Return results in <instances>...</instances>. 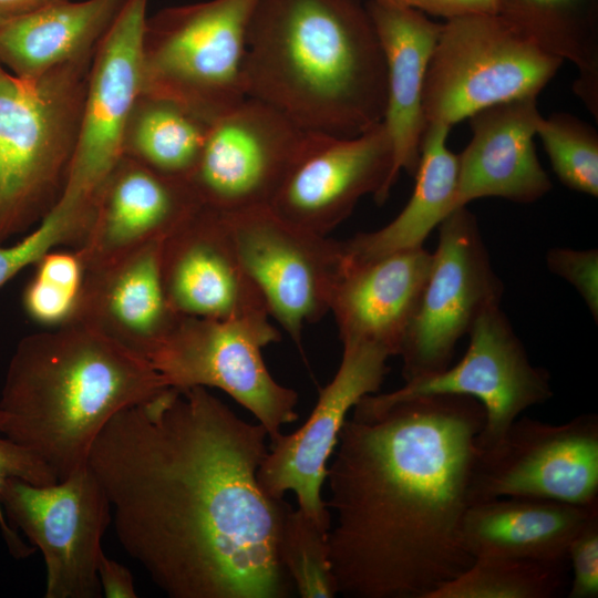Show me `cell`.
Here are the masks:
<instances>
[{"instance_id":"1","label":"cell","mask_w":598,"mask_h":598,"mask_svg":"<svg viewBox=\"0 0 598 598\" xmlns=\"http://www.w3.org/2000/svg\"><path fill=\"white\" fill-rule=\"evenodd\" d=\"M207 388H167L115 414L89 466L118 543L172 598H286L278 557L288 505L257 472L269 445Z\"/></svg>"},{"instance_id":"2","label":"cell","mask_w":598,"mask_h":598,"mask_svg":"<svg viewBox=\"0 0 598 598\" xmlns=\"http://www.w3.org/2000/svg\"><path fill=\"white\" fill-rule=\"evenodd\" d=\"M484 423L464 395L372 393L353 406L326 475L338 594L432 598L473 564L462 526Z\"/></svg>"},{"instance_id":"3","label":"cell","mask_w":598,"mask_h":598,"mask_svg":"<svg viewBox=\"0 0 598 598\" xmlns=\"http://www.w3.org/2000/svg\"><path fill=\"white\" fill-rule=\"evenodd\" d=\"M244 80L246 96L317 134L358 136L385 113L383 52L361 0H259Z\"/></svg>"},{"instance_id":"4","label":"cell","mask_w":598,"mask_h":598,"mask_svg":"<svg viewBox=\"0 0 598 598\" xmlns=\"http://www.w3.org/2000/svg\"><path fill=\"white\" fill-rule=\"evenodd\" d=\"M168 386L151 361L81 323L22 338L0 395V433L64 480L122 410Z\"/></svg>"},{"instance_id":"5","label":"cell","mask_w":598,"mask_h":598,"mask_svg":"<svg viewBox=\"0 0 598 598\" xmlns=\"http://www.w3.org/2000/svg\"><path fill=\"white\" fill-rule=\"evenodd\" d=\"M92 60L34 80L0 64V245L39 224L63 192Z\"/></svg>"},{"instance_id":"6","label":"cell","mask_w":598,"mask_h":598,"mask_svg":"<svg viewBox=\"0 0 598 598\" xmlns=\"http://www.w3.org/2000/svg\"><path fill=\"white\" fill-rule=\"evenodd\" d=\"M259 0H207L147 17L141 93L173 100L210 123L246 99L244 63Z\"/></svg>"},{"instance_id":"7","label":"cell","mask_w":598,"mask_h":598,"mask_svg":"<svg viewBox=\"0 0 598 598\" xmlns=\"http://www.w3.org/2000/svg\"><path fill=\"white\" fill-rule=\"evenodd\" d=\"M563 62L499 12L445 20L425 75V126L452 127L488 106L537 97Z\"/></svg>"},{"instance_id":"8","label":"cell","mask_w":598,"mask_h":598,"mask_svg":"<svg viewBox=\"0 0 598 598\" xmlns=\"http://www.w3.org/2000/svg\"><path fill=\"white\" fill-rule=\"evenodd\" d=\"M280 340L269 316H181L150 361L168 388H216L248 410L269 442L298 419V394L270 374L262 350Z\"/></svg>"},{"instance_id":"9","label":"cell","mask_w":598,"mask_h":598,"mask_svg":"<svg viewBox=\"0 0 598 598\" xmlns=\"http://www.w3.org/2000/svg\"><path fill=\"white\" fill-rule=\"evenodd\" d=\"M437 228L430 274L399 354L405 381L451 365L457 342L485 311L501 306L504 292L477 218L466 206Z\"/></svg>"},{"instance_id":"10","label":"cell","mask_w":598,"mask_h":598,"mask_svg":"<svg viewBox=\"0 0 598 598\" xmlns=\"http://www.w3.org/2000/svg\"><path fill=\"white\" fill-rule=\"evenodd\" d=\"M0 504L45 565V598H97L102 537L112 520L105 491L89 464L51 485L7 478Z\"/></svg>"},{"instance_id":"11","label":"cell","mask_w":598,"mask_h":598,"mask_svg":"<svg viewBox=\"0 0 598 598\" xmlns=\"http://www.w3.org/2000/svg\"><path fill=\"white\" fill-rule=\"evenodd\" d=\"M317 135L247 96L209 123L187 183L203 206L219 213L269 207Z\"/></svg>"},{"instance_id":"12","label":"cell","mask_w":598,"mask_h":598,"mask_svg":"<svg viewBox=\"0 0 598 598\" xmlns=\"http://www.w3.org/2000/svg\"><path fill=\"white\" fill-rule=\"evenodd\" d=\"M268 313L301 350L306 324L330 311L342 274V241L296 226L269 207L221 213Z\"/></svg>"},{"instance_id":"13","label":"cell","mask_w":598,"mask_h":598,"mask_svg":"<svg viewBox=\"0 0 598 598\" xmlns=\"http://www.w3.org/2000/svg\"><path fill=\"white\" fill-rule=\"evenodd\" d=\"M471 505L501 497L598 504V416L563 424L517 417L473 468Z\"/></svg>"},{"instance_id":"14","label":"cell","mask_w":598,"mask_h":598,"mask_svg":"<svg viewBox=\"0 0 598 598\" xmlns=\"http://www.w3.org/2000/svg\"><path fill=\"white\" fill-rule=\"evenodd\" d=\"M148 0H125L93 56L76 142L56 205L92 216L105 178L123 157L141 93V42Z\"/></svg>"},{"instance_id":"15","label":"cell","mask_w":598,"mask_h":598,"mask_svg":"<svg viewBox=\"0 0 598 598\" xmlns=\"http://www.w3.org/2000/svg\"><path fill=\"white\" fill-rule=\"evenodd\" d=\"M390 354L370 343L342 342V357L332 380L319 392L307 421L289 434L269 442L257 480L275 499L291 491L298 508L316 522L330 526L331 514L322 498L330 457L339 433L353 406L377 393L389 371Z\"/></svg>"},{"instance_id":"16","label":"cell","mask_w":598,"mask_h":598,"mask_svg":"<svg viewBox=\"0 0 598 598\" xmlns=\"http://www.w3.org/2000/svg\"><path fill=\"white\" fill-rule=\"evenodd\" d=\"M463 358L445 370L405 381L384 401L452 394L478 401L485 423L476 437L482 450L494 446L528 408L553 396L549 373L532 364L525 347L501 309L493 307L475 322Z\"/></svg>"},{"instance_id":"17","label":"cell","mask_w":598,"mask_h":598,"mask_svg":"<svg viewBox=\"0 0 598 598\" xmlns=\"http://www.w3.org/2000/svg\"><path fill=\"white\" fill-rule=\"evenodd\" d=\"M393 181V151L381 122L353 137L319 134L289 173L269 208L303 229L327 235L373 195L383 204Z\"/></svg>"},{"instance_id":"18","label":"cell","mask_w":598,"mask_h":598,"mask_svg":"<svg viewBox=\"0 0 598 598\" xmlns=\"http://www.w3.org/2000/svg\"><path fill=\"white\" fill-rule=\"evenodd\" d=\"M159 269L166 298L178 316H269L217 210L200 205L162 240Z\"/></svg>"},{"instance_id":"19","label":"cell","mask_w":598,"mask_h":598,"mask_svg":"<svg viewBox=\"0 0 598 598\" xmlns=\"http://www.w3.org/2000/svg\"><path fill=\"white\" fill-rule=\"evenodd\" d=\"M202 204L186 181L123 156L96 195L79 250L85 269L162 241Z\"/></svg>"},{"instance_id":"20","label":"cell","mask_w":598,"mask_h":598,"mask_svg":"<svg viewBox=\"0 0 598 598\" xmlns=\"http://www.w3.org/2000/svg\"><path fill=\"white\" fill-rule=\"evenodd\" d=\"M542 116L537 97H525L468 117L472 138L457 155L455 209L485 197L532 204L550 192L551 182L534 143Z\"/></svg>"},{"instance_id":"21","label":"cell","mask_w":598,"mask_h":598,"mask_svg":"<svg viewBox=\"0 0 598 598\" xmlns=\"http://www.w3.org/2000/svg\"><path fill=\"white\" fill-rule=\"evenodd\" d=\"M161 243L86 268L72 322L92 328L150 360L181 317L172 309L163 287Z\"/></svg>"},{"instance_id":"22","label":"cell","mask_w":598,"mask_h":598,"mask_svg":"<svg viewBox=\"0 0 598 598\" xmlns=\"http://www.w3.org/2000/svg\"><path fill=\"white\" fill-rule=\"evenodd\" d=\"M431 264L432 252L423 246L362 265L344 264L329 311L341 342H365L399 355Z\"/></svg>"},{"instance_id":"23","label":"cell","mask_w":598,"mask_h":598,"mask_svg":"<svg viewBox=\"0 0 598 598\" xmlns=\"http://www.w3.org/2000/svg\"><path fill=\"white\" fill-rule=\"evenodd\" d=\"M382 48L386 106L382 123L393 151V181L402 171L414 176L425 130L422 97L431 55L442 23L425 13L373 0L367 3Z\"/></svg>"},{"instance_id":"24","label":"cell","mask_w":598,"mask_h":598,"mask_svg":"<svg viewBox=\"0 0 598 598\" xmlns=\"http://www.w3.org/2000/svg\"><path fill=\"white\" fill-rule=\"evenodd\" d=\"M596 514L598 504L501 497L472 504L462 536L474 559L507 556L559 564L568 560L570 542Z\"/></svg>"},{"instance_id":"25","label":"cell","mask_w":598,"mask_h":598,"mask_svg":"<svg viewBox=\"0 0 598 598\" xmlns=\"http://www.w3.org/2000/svg\"><path fill=\"white\" fill-rule=\"evenodd\" d=\"M125 0H63L0 29V64L22 80L91 58Z\"/></svg>"},{"instance_id":"26","label":"cell","mask_w":598,"mask_h":598,"mask_svg":"<svg viewBox=\"0 0 598 598\" xmlns=\"http://www.w3.org/2000/svg\"><path fill=\"white\" fill-rule=\"evenodd\" d=\"M450 131L442 124L425 126L410 199L385 226L342 241L346 265H362L422 247L432 230L455 209L458 158L447 147Z\"/></svg>"},{"instance_id":"27","label":"cell","mask_w":598,"mask_h":598,"mask_svg":"<svg viewBox=\"0 0 598 598\" xmlns=\"http://www.w3.org/2000/svg\"><path fill=\"white\" fill-rule=\"evenodd\" d=\"M208 126L173 100L140 93L126 126L123 156L165 177L187 182Z\"/></svg>"},{"instance_id":"28","label":"cell","mask_w":598,"mask_h":598,"mask_svg":"<svg viewBox=\"0 0 598 598\" xmlns=\"http://www.w3.org/2000/svg\"><path fill=\"white\" fill-rule=\"evenodd\" d=\"M590 0H503L499 13L542 49L578 69L575 94L586 104L598 100V35Z\"/></svg>"},{"instance_id":"29","label":"cell","mask_w":598,"mask_h":598,"mask_svg":"<svg viewBox=\"0 0 598 598\" xmlns=\"http://www.w3.org/2000/svg\"><path fill=\"white\" fill-rule=\"evenodd\" d=\"M566 563L507 556L476 557L432 598H554L566 587Z\"/></svg>"},{"instance_id":"30","label":"cell","mask_w":598,"mask_h":598,"mask_svg":"<svg viewBox=\"0 0 598 598\" xmlns=\"http://www.w3.org/2000/svg\"><path fill=\"white\" fill-rule=\"evenodd\" d=\"M330 526L301 509L286 506L278 538V557L302 598H331L337 586L329 556Z\"/></svg>"},{"instance_id":"31","label":"cell","mask_w":598,"mask_h":598,"mask_svg":"<svg viewBox=\"0 0 598 598\" xmlns=\"http://www.w3.org/2000/svg\"><path fill=\"white\" fill-rule=\"evenodd\" d=\"M539 136L551 168L563 185L598 196V133L589 123L566 112L542 116Z\"/></svg>"},{"instance_id":"32","label":"cell","mask_w":598,"mask_h":598,"mask_svg":"<svg viewBox=\"0 0 598 598\" xmlns=\"http://www.w3.org/2000/svg\"><path fill=\"white\" fill-rule=\"evenodd\" d=\"M34 266V275L22 293L25 313L50 329L71 323L85 276L79 250H51Z\"/></svg>"},{"instance_id":"33","label":"cell","mask_w":598,"mask_h":598,"mask_svg":"<svg viewBox=\"0 0 598 598\" xmlns=\"http://www.w3.org/2000/svg\"><path fill=\"white\" fill-rule=\"evenodd\" d=\"M89 225L86 217L55 205L29 235L11 246L0 245V287L54 247L81 246Z\"/></svg>"},{"instance_id":"34","label":"cell","mask_w":598,"mask_h":598,"mask_svg":"<svg viewBox=\"0 0 598 598\" xmlns=\"http://www.w3.org/2000/svg\"><path fill=\"white\" fill-rule=\"evenodd\" d=\"M7 478H19L34 485H51L58 482L53 472L37 455L10 439L0 436V488ZM0 530L14 558H28L34 551V547L25 544L9 525L1 504Z\"/></svg>"},{"instance_id":"35","label":"cell","mask_w":598,"mask_h":598,"mask_svg":"<svg viewBox=\"0 0 598 598\" xmlns=\"http://www.w3.org/2000/svg\"><path fill=\"white\" fill-rule=\"evenodd\" d=\"M549 271L569 282L579 293L590 315L598 319V251L555 247L546 255Z\"/></svg>"},{"instance_id":"36","label":"cell","mask_w":598,"mask_h":598,"mask_svg":"<svg viewBox=\"0 0 598 598\" xmlns=\"http://www.w3.org/2000/svg\"><path fill=\"white\" fill-rule=\"evenodd\" d=\"M567 559L573 577L568 598L598 597V514L576 534L568 546Z\"/></svg>"},{"instance_id":"37","label":"cell","mask_w":598,"mask_h":598,"mask_svg":"<svg viewBox=\"0 0 598 598\" xmlns=\"http://www.w3.org/2000/svg\"><path fill=\"white\" fill-rule=\"evenodd\" d=\"M383 4L409 8L445 20L484 13H497L503 0H373Z\"/></svg>"},{"instance_id":"38","label":"cell","mask_w":598,"mask_h":598,"mask_svg":"<svg viewBox=\"0 0 598 598\" xmlns=\"http://www.w3.org/2000/svg\"><path fill=\"white\" fill-rule=\"evenodd\" d=\"M101 591L106 598H136L133 575L121 563L102 553L97 565Z\"/></svg>"},{"instance_id":"39","label":"cell","mask_w":598,"mask_h":598,"mask_svg":"<svg viewBox=\"0 0 598 598\" xmlns=\"http://www.w3.org/2000/svg\"><path fill=\"white\" fill-rule=\"evenodd\" d=\"M59 1L63 0H0V29Z\"/></svg>"}]
</instances>
